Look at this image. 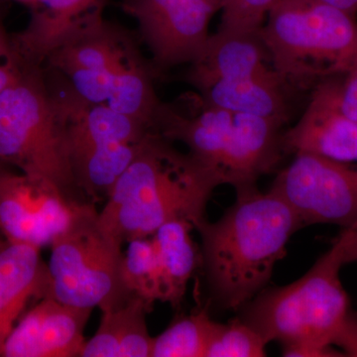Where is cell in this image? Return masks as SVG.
I'll list each match as a JSON object with an SVG mask.
<instances>
[{
	"instance_id": "obj_1",
	"label": "cell",
	"mask_w": 357,
	"mask_h": 357,
	"mask_svg": "<svg viewBox=\"0 0 357 357\" xmlns=\"http://www.w3.org/2000/svg\"><path fill=\"white\" fill-rule=\"evenodd\" d=\"M301 227L299 218L277 192H261L256 185L237 189L236 203L220 220L199 225L202 260L223 306L241 309L261 292Z\"/></svg>"
},
{
	"instance_id": "obj_2",
	"label": "cell",
	"mask_w": 357,
	"mask_h": 357,
	"mask_svg": "<svg viewBox=\"0 0 357 357\" xmlns=\"http://www.w3.org/2000/svg\"><path fill=\"white\" fill-rule=\"evenodd\" d=\"M218 185L215 174L154 130L112 187L98 218L122 243L152 236L172 220H187L197 230Z\"/></svg>"
},
{
	"instance_id": "obj_3",
	"label": "cell",
	"mask_w": 357,
	"mask_h": 357,
	"mask_svg": "<svg viewBox=\"0 0 357 357\" xmlns=\"http://www.w3.org/2000/svg\"><path fill=\"white\" fill-rule=\"evenodd\" d=\"M345 265L338 236L299 280L261 291L244 306L243 319L288 357L340 356L335 337L349 319V299L340 278Z\"/></svg>"
},
{
	"instance_id": "obj_4",
	"label": "cell",
	"mask_w": 357,
	"mask_h": 357,
	"mask_svg": "<svg viewBox=\"0 0 357 357\" xmlns=\"http://www.w3.org/2000/svg\"><path fill=\"white\" fill-rule=\"evenodd\" d=\"M191 112L160 105L155 131L185 145L189 153L215 174L220 185L253 187L280 158L283 122L208 105L198 98Z\"/></svg>"
},
{
	"instance_id": "obj_5",
	"label": "cell",
	"mask_w": 357,
	"mask_h": 357,
	"mask_svg": "<svg viewBox=\"0 0 357 357\" xmlns=\"http://www.w3.org/2000/svg\"><path fill=\"white\" fill-rule=\"evenodd\" d=\"M259 35L285 84L309 88L357 65L356 16L318 0H278Z\"/></svg>"
},
{
	"instance_id": "obj_6",
	"label": "cell",
	"mask_w": 357,
	"mask_h": 357,
	"mask_svg": "<svg viewBox=\"0 0 357 357\" xmlns=\"http://www.w3.org/2000/svg\"><path fill=\"white\" fill-rule=\"evenodd\" d=\"M268 61L259 32L218 31L192 61L189 81L208 105L284 122L285 84Z\"/></svg>"
},
{
	"instance_id": "obj_7",
	"label": "cell",
	"mask_w": 357,
	"mask_h": 357,
	"mask_svg": "<svg viewBox=\"0 0 357 357\" xmlns=\"http://www.w3.org/2000/svg\"><path fill=\"white\" fill-rule=\"evenodd\" d=\"M0 163L67 194L77 187L64 126L33 66L0 95Z\"/></svg>"
},
{
	"instance_id": "obj_8",
	"label": "cell",
	"mask_w": 357,
	"mask_h": 357,
	"mask_svg": "<svg viewBox=\"0 0 357 357\" xmlns=\"http://www.w3.org/2000/svg\"><path fill=\"white\" fill-rule=\"evenodd\" d=\"M122 243L103 227L93 204L83 203L64 234L52 244L49 297L100 311L130 297L121 277Z\"/></svg>"
},
{
	"instance_id": "obj_9",
	"label": "cell",
	"mask_w": 357,
	"mask_h": 357,
	"mask_svg": "<svg viewBox=\"0 0 357 357\" xmlns=\"http://www.w3.org/2000/svg\"><path fill=\"white\" fill-rule=\"evenodd\" d=\"M271 190L289 204L303 227L357 225V167L311 153L295 159Z\"/></svg>"
},
{
	"instance_id": "obj_10",
	"label": "cell",
	"mask_w": 357,
	"mask_h": 357,
	"mask_svg": "<svg viewBox=\"0 0 357 357\" xmlns=\"http://www.w3.org/2000/svg\"><path fill=\"white\" fill-rule=\"evenodd\" d=\"M82 204L50 181L8 170L0 178V234L38 249L51 246Z\"/></svg>"
},
{
	"instance_id": "obj_11",
	"label": "cell",
	"mask_w": 357,
	"mask_h": 357,
	"mask_svg": "<svg viewBox=\"0 0 357 357\" xmlns=\"http://www.w3.org/2000/svg\"><path fill=\"white\" fill-rule=\"evenodd\" d=\"M222 0H123L160 66L192 63L208 42Z\"/></svg>"
},
{
	"instance_id": "obj_12",
	"label": "cell",
	"mask_w": 357,
	"mask_h": 357,
	"mask_svg": "<svg viewBox=\"0 0 357 357\" xmlns=\"http://www.w3.org/2000/svg\"><path fill=\"white\" fill-rule=\"evenodd\" d=\"M91 311L45 297L17 321L0 356H79L86 342L84 332Z\"/></svg>"
},
{
	"instance_id": "obj_13",
	"label": "cell",
	"mask_w": 357,
	"mask_h": 357,
	"mask_svg": "<svg viewBox=\"0 0 357 357\" xmlns=\"http://www.w3.org/2000/svg\"><path fill=\"white\" fill-rule=\"evenodd\" d=\"M335 79L317 84L299 121L282 136L285 151L357 161V123L338 105Z\"/></svg>"
},
{
	"instance_id": "obj_14",
	"label": "cell",
	"mask_w": 357,
	"mask_h": 357,
	"mask_svg": "<svg viewBox=\"0 0 357 357\" xmlns=\"http://www.w3.org/2000/svg\"><path fill=\"white\" fill-rule=\"evenodd\" d=\"M40 250L0 241V354L29 301L49 297L50 277Z\"/></svg>"
},
{
	"instance_id": "obj_15",
	"label": "cell",
	"mask_w": 357,
	"mask_h": 357,
	"mask_svg": "<svg viewBox=\"0 0 357 357\" xmlns=\"http://www.w3.org/2000/svg\"><path fill=\"white\" fill-rule=\"evenodd\" d=\"M102 0H36L31 22L13 40L23 62L49 57L98 11Z\"/></svg>"
},
{
	"instance_id": "obj_16",
	"label": "cell",
	"mask_w": 357,
	"mask_h": 357,
	"mask_svg": "<svg viewBox=\"0 0 357 357\" xmlns=\"http://www.w3.org/2000/svg\"><path fill=\"white\" fill-rule=\"evenodd\" d=\"M151 306L136 296L102 310L100 326L84 342L81 357H151L153 337L146 316Z\"/></svg>"
},
{
	"instance_id": "obj_17",
	"label": "cell",
	"mask_w": 357,
	"mask_h": 357,
	"mask_svg": "<svg viewBox=\"0 0 357 357\" xmlns=\"http://www.w3.org/2000/svg\"><path fill=\"white\" fill-rule=\"evenodd\" d=\"M194 225L187 220H172L152 236L161 269L162 302L180 306L188 283L202 258L192 237Z\"/></svg>"
},
{
	"instance_id": "obj_18",
	"label": "cell",
	"mask_w": 357,
	"mask_h": 357,
	"mask_svg": "<svg viewBox=\"0 0 357 357\" xmlns=\"http://www.w3.org/2000/svg\"><path fill=\"white\" fill-rule=\"evenodd\" d=\"M105 105L143 122L154 130L155 119L161 103L155 95L149 75L134 54L115 73Z\"/></svg>"
},
{
	"instance_id": "obj_19",
	"label": "cell",
	"mask_w": 357,
	"mask_h": 357,
	"mask_svg": "<svg viewBox=\"0 0 357 357\" xmlns=\"http://www.w3.org/2000/svg\"><path fill=\"white\" fill-rule=\"evenodd\" d=\"M128 244L121 263L124 288L152 307L157 301L162 302L161 269L153 241L151 236L141 237Z\"/></svg>"
},
{
	"instance_id": "obj_20",
	"label": "cell",
	"mask_w": 357,
	"mask_h": 357,
	"mask_svg": "<svg viewBox=\"0 0 357 357\" xmlns=\"http://www.w3.org/2000/svg\"><path fill=\"white\" fill-rule=\"evenodd\" d=\"M215 323L204 311L181 317L153 337L151 357H204Z\"/></svg>"
},
{
	"instance_id": "obj_21",
	"label": "cell",
	"mask_w": 357,
	"mask_h": 357,
	"mask_svg": "<svg viewBox=\"0 0 357 357\" xmlns=\"http://www.w3.org/2000/svg\"><path fill=\"white\" fill-rule=\"evenodd\" d=\"M268 342L243 319L215 323L204 357L266 356Z\"/></svg>"
},
{
	"instance_id": "obj_22",
	"label": "cell",
	"mask_w": 357,
	"mask_h": 357,
	"mask_svg": "<svg viewBox=\"0 0 357 357\" xmlns=\"http://www.w3.org/2000/svg\"><path fill=\"white\" fill-rule=\"evenodd\" d=\"M278 0H222V16L218 31L258 33L268 13Z\"/></svg>"
},
{
	"instance_id": "obj_23",
	"label": "cell",
	"mask_w": 357,
	"mask_h": 357,
	"mask_svg": "<svg viewBox=\"0 0 357 357\" xmlns=\"http://www.w3.org/2000/svg\"><path fill=\"white\" fill-rule=\"evenodd\" d=\"M25 64L0 21V95L20 76Z\"/></svg>"
},
{
	"instance_id": "obj_24",
	"label": "cell",
	"mask_w": 357,
	"mask_h": 357,
	"mask_svg": "<svg viewBox=\"0 0 357 357\" xmlns=\"http://www.w3.org/2000/svg\"><path fill=\"white\" fill-rule=\"evenodd\" d=\"M335 88L340 109L357 123V65L344 76L335 79Z\"/></svg>"
},
{
	"instance_id": "obj_25",
	"label": "cell",
	"mask_w": 357,
	"mask_h": 357,
	"mask_svg": "<svg viewBox=\"0 0 357 357\" xmlns=\"http://www.w3.org/2000/svg\"><path fill=\"white\" fill-rule=\"evenodd\" d=\"M333 345L340 347L344 356L357 357V321L349 317Z\"/></svg>"
},
{
	"instance_id": "obj_26",
	"label": "cell",
	"mask_w": 357,
	"mask_h": 357,
	"mask_svg": "<svg viewBox=\"0 0 357 357\" xmlns=\"http://www.w3.org/2000/svg\"><path fill=\"white\" fill-rule=\"evenodd\" d=\"M340 237L344 243V256L345 264L357 261V225L344 229Z\"/></svg>"
},
{
	"instance_id": "obj_27",
	"label": "cell",
	"mask_w": 357,
	"mask_h": 357,
	"mask_svg": "<svg viewBox=\"0 0 357 357\" xmlns=\"http://www.w3.org/2000/svg\"><path fill=\"white\" fill-rule=\"evenodd\" d=\"M328 6L337 7L351 15H357V0H318Z\"/></svg>"
},
{
	"instance_id": "obj_28",
	"label": "cell",
	"mask_w": 357,
	"mask_h": 357,
	"mask_svg": "<svg viewBox=\"0 0 357 357\" xmlns=\"http://www.w3.org/2000/svg\"><path fill=\"white\" fill-rule=\"evenodd\" d=\"M10 170V168L8 167L3 165V164L0 163V178L2 177L4 173L7 172V171Z\"/></svg>"
},
{
	"instance_id": "obj_29",
	"label": "cell",
	"mask_w": 357,
	"mask_h": 357,
	"mask_svg": "<svg viewBox=\"0 0 357 357\" xmlns=\"http://www.w3.org/2000/svg\"><path fill=\"white\" fill-rule=\"evenodd\" d=\"M16 1H20L21 3L28 4V6H34L35 3H36V0H16Z\"/></svg>"
}]
</instances>
